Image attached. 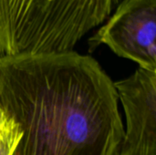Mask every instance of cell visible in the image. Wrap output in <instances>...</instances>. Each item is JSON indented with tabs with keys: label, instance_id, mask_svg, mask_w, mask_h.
<instances>
[{
	"label": "cell",
	"instance_id": "6da1fadb",
	"mask_svg": "<svg viewBox=\"0 0 156 155\" xmlns=\"http://www.w3.org/2000/svg\"><path fill=\"white\" fill-rule=\"evenodd\" d=\"M0 104L22 132L12 155H118L124 134L118 95L90 56L0 58Z\"/></svg>",
	"mask_w": 156,
	"mask_h": 155
},
{
	"label": "cell",
	"instance_id": "7a4b0ae2",
	"mask_svg": "<svg viewBox=\"0 0 156 155\" xmlns=\"http://www.w3.org/2000/svg\"><path fill=\"white\" fill-rule=\"evenodd\" d=\"M122 0H0V58L74 50Z\"/></svg>",
	"mask_w": 156,
	"mask_h": 155
},
{
	"label": "cell",
	"instance_id": "3957f363",
	"mask_svg": "<svg viewBox=\"0 0 156 155\" xmlns=\"http://www.w3.org/2000/svg\"><path fill=\"white\" fill-rule=\"evenodd\" d=\"M156 0H122L89 39L90 51L101 44L117 56L156 72Z\"/></svg>",
	"mask_w": 156,
	"mask_h": 155
},
{
	"label": "cell",
	"instance_id": "5b68a950",
	"mask_svg": "<svg viewBox=\"0 0 156 155\" xmlns=\"http://www.w3.org/2000/svg\"><path fill=\"white\" fill-rule=\"evenodd\" d=\"M21 135L22 132L19 126L11 119L0 132V155H12Z\"/></svg>",
	"mask_w": 156,
	"mask_h": 155
},
{
	"label": "cell",
	"instance_id": "277c9868",
	"mask_svg": "<svg viewBox=\"0 0 156 155\" xmlns=\"http://www.w3.org/2000/svg\"><path fill=\"white\" fill-rule=\"evenodd\" d=\"M113 84L126 118L118 155H156V72L139 68Z\"/></svg>",
	"mask_w": 156,
	"mask_h": 155
},
{
	"label": "cell",
	"instance_id": "8992f818",
	"mask_svg": "<svg viewBox=\"0 0 156 155\" xmlns=\"http://www.w3.org/2000/svg\"><path fill=\"white\" fill-rule=\"evenodd\" d=\"M10 120L11 119L6 115V113L5 112V111L3 110V108L0 104V132L8 124Z\"/></svg>",
	"mask_w": 156,
	"mask_h": 155
}]
</instances>
